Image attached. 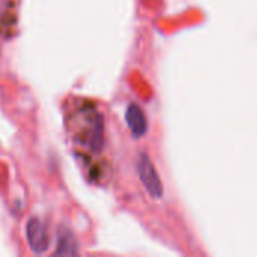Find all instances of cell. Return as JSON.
<instances>
[{"label":"cell","mask_w":257,"mask_h":257,"mask_svg":"<svg viewBox=\"0 0 257 257\" xmlns=\"http://www.w3.org/2000/svg\"><path fill=\"white\" fill-rule=\"evenodd\" d=\"M26 238H27L29 247L36 254L45 253L50 245V236H48V229L45 223L35 217L30 218L26 224Z\"/></svg>","instance_id":"2"},{"label":"cell","mask_w":257,"mask_h":257,"mask_svg":"<svg viewBox=\"0 0 257 257\" xmlns=\"http://www.w3.org/2000/svg\"><path fill=\"white\" fill-rule=\"evenodd\" d=\"M54 253L60 256H72L78 253L77 239L66 226H60L57 229V244H56Z\"/></svg>","instance_id":"4"},{"label":"cell","mask_w":257,"mask_h":257,"mask_svg":"<svg viewBox=\"0 0 257 257\" xmlns=\"http://www.w3.org/2000/svg\"><path fill=\"white\" fill-rule=\"evenodd\" d=\"M125 119H126V123H128L131 133L136 137H142V136L146 134V131H148V120H146V116H145L143 110L137 104L133 102V104L128 105Z\"/></svg>","instance_id":"3"},{"label":"cell","mask_w":257,"mask_h":257,"mask_svg":"<svg viewBox=\"0 0 257 257\" xmlns=\"http://www.w3.org/2000/svg\"><path fill=\"white\" fill-rule=\"evenodd\" d=\"M137 170H139V176H140L145 188L151 194V197L161 199L163 197V184L160 181V176H158L152 161L148 158L146 154L140 155L139 164H137Z\"/></svg>","instance_id":"1"}]
</instances>
